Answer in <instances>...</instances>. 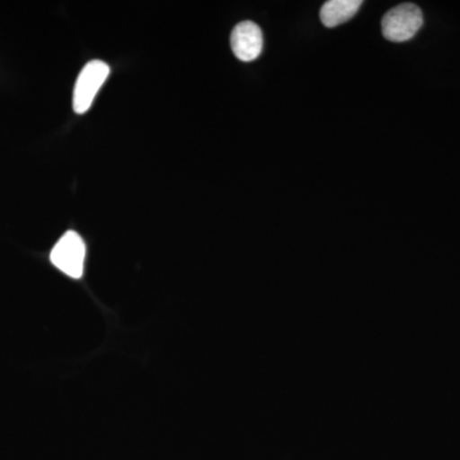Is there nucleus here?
I'll return each mask as SVG.
<instances>
[{
  "instance_id": "1",
  "label": "nucleus",
  "mask_w": 460,
  "mask_h": 460,
  "mask_svg": "<svg viewBox=\"0 0 460 460\" xmlns=\"http://www.w3.org/2000/svg\"><path fill=\"white\" fill-rule=\"evenodd\" d=\"M423 25V14L419 5L404 3L390 9L381 22L386 40L404 42L411 40Z\"/></svg>"
},
{
  "instance_id": "2",
  "label": "nucleus",
  "mask_w": 460,
  "mask_h": 460,
  "mask_svg": "<svg viewBox=\"0 0 460 460\" xmlns=\"http://www.w3.org/2000/svg\"><path fill=\"white\" fill-rule=\"evenodd\" d=\"M111 74V68L102 60H91L78 75L74 91V109L75 113L84 114L93 105L96 93L102 89Z\"/></svg>"
},
{
  "instance_id": "3",
  "label": "nucleus",
  "mask_w": 460,
  "mask_h": 460,
  "mask_svg": "<svg viewBox=\"0 0 460 460\" xmlns=\"http://www.w3.org/2000/svg\"><path fill=\"white\" fill-rule=\"evenodd\" d=\"M84 255L86 247L83 238L74 230H69L54 246L50 261L68 277L80 279L84 274Z\"/></svg>"
},
{
  "instance_id": "4",
  "label": "nucleus",
  "mask_w": 460,
  "mask_h": 460,
  "mask_svg": "<svg viewBox=\"0 0 460 460\" xmlns=\"http://www.w3.org/2000/svg\"><path fill=\"white\" fill-rule=\"evenodd\" d=\"M232 50L242 62H252L257 59L263 49L261 29L251 21L238 23L230 38Z\"/></svg>"
},
{
  "instance_id": "5",
  "label": "nucleus",
  "mask_w": 460,
  "mask_h": 460,
  "mask_svg": "<svg viewBox=\"0 0 460 460\" xmlns=\"http://www.w3.org/2000/svg\"><path fill=\"white\" fill-rule=\"evenodd\" d=\"M361 0H330L320 11L321 22L326 27H337L356 16Z\"/></svg>"
}]
</instances>
